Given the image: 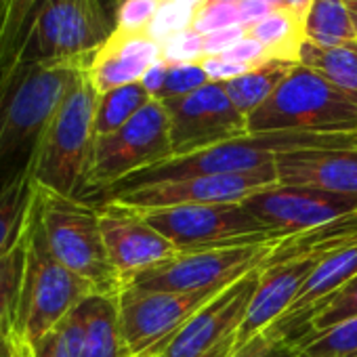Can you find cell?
I'll return each instance as SVG.
<instances>
[{"instance_id":"6da1fadb","label":"cell","mask_w":357,"mask_h":357,"mask_svg":"<svg viewBox=\"0 0 357 357\" xmlns=\"http://www.w3.org/2000/svg\"><path fill=\"white\" fill-rule=\"evenodd\" d=\"M86 59L20 66L0 86V190L9 181L5 170L30 162L47 124L82 78Z\"/></svg>"},{"instance_id":"7a4b0ae2","label":"cell","mask_w":357,"mask_h":357,"mask_svg":"<svg viewBox=\"0 0 357 357\" xmlns=\"http://www.w3.org/2000/svg\"><path fill=\"white\" fill-rule=\"evenodd\" d=\"M317 147H357V135H313V132H248L244 137L213 145L185 158H170L130 174L103 194L112 196L135 188L176 181L198 174H242L273 166L284 153Z\"/></svg>"},{"instance_id":"3957f363","label":"cell","mask_w":357,"mask_h":357,"mask_svg":"<svg viewBox=\"0 0 357 357\" xmlns=\"http://www.w3.org/2000/svg\"><path fill=\"white\" fill-rule=\"evenodd\" d=\"M248 132L357 135V103L317 72L296 63L248 116Z\"/></svg>"},{"instance_id":"277c9868","label":"cell","mask_w":357,"mask_h":357,"mask_svg":"<svg viewBox=\"0 0 357 357\" xmlns=\"http://www.w3.org/2000/svg\"><path fill=\"white\" fill-rule=\"evenodd\" d=\"M97 99V91L82 74L47 124L30 158L38 188L80 198L95 145Z\"/></svg>"},{"instance_id":"5b68a950","label":"cell","mask_w":357,"mask_h":357,"mask_svg":"<svg viewBox=\"0 0 357 357\" xmlns=\"http://www.w3.org/2000/svg\"><path fill=\"white\" fill-rule=\"evenodd\" d=\"M93 294L99 292L91 282L70 271L51 255L34 206L26 271L9 338L17 347L30 349Z\"/></svg>"},{"instance_id":"8992f818","label":"cell","mask_w":357,"mask_h":357,"mask_svg":"<svg viewBox=\"0 0 357 357\" xmlns=\"http://www.w3.org/2000/svg\"><path fill=\"white\" fill-rule=\"evenodd\" d=\"M36 219L51 255L61 265L91 282L99 294L118 296L122 284L103 244L101 208L97 204L38 188Z\"/></svg>"},{"instance_id":"52a82bcc","label":"cell","mask_w":357,"mask_h":357,"mask_svg":"<svg viewBox=\"0 0 357 357\" xmlns=\"http://www.w3.org/2000/svg\"><path fill=\"white\" fill-rule=\"evenodd\" d=\"M118 0H43L20 66L80 61L116 30Z\"/></svg>"},{"instance_id":"ba28073f","label":"cell","mask_w":357,"mask_h":357,"mask_svg":"<svg viewBox=\"0 0 357 357\" xmlns=\"http://www.w3.org/2000/svg\"><path fill=\"white\" fill-rule=\"evenodd\" d=\"M172 158L168 114L151 99L122 128L97 137L84 174L82 194H105L130 174Z\"/></svg>"},{"instance_id":"9c48e42d","label":"cell","mask_w":357,"mask_h":357,"mask_svg":"<svg viewBox=\"0 0 357 357\" xmlns=\"http://www.w3.org/2000/svg\"><path fill=\"white\" fill-rule=\"evenodd\" d=\"M282 240L200 250H178L170 259L137 273L124 286L164 292L223 290L240 278L248 275L250 271L263 267Z\"/></svg>"},{"instance_id":"30bf717a","label":"cell","mask_w":357,"mask_h":357,"mask_svg":"<svg viewBox=\"0 0 357 357\" xmlns=\"http://www.w3.org/2000/svg\"><path fill=\"white\" fill-rule=\"evenodd\" d=\"M130 211V208H128ZM178 250L219 248L234 244H259L284 236L267 227L240 204H200L135 211Z\"/></svg>"},{"instance_id":"8fae6325","label":"cell","mask_w":357,"mask_h":357,"mask_svg":"<svg viewBox=\"0 0 357 357\" xmlns=\"http://www.w3.org/2000/svg\"><path fill=\"white\" fill-rule=\"evenodd\" d=\"M219 292L221 290L164 292L145 290L137 286H122L118 292V315L122 340L128 355H151Z\"/></svg>"},{"instance_id":"7c38bea8","label":"cell","mask_w":357,"mask_h":357,"mask_svg":"<svg viewBox=\"0 0 357 357\" xmlns=\"http://www.w3.org/2000/svg\"><path fill=\"white\" fill-rule=\"evenodd\" d=\"M168 114L172 158H185L213 145L248 135L246 116L231 103L223 82L162 101Z\"/></svg>"},{"instance_id":"4fadbf2b","label":"cell","mask_w":357,"mask_h":357,"mask_svg":"<svg viewBox=\"0 0 357 357\" xmlns=\"http://www.w3.org/2000/svg\"><path fill=\"white\" fill-rule=\"evenodd\" d=\"M278 183L275 164L242 174H198L176 181H162L128 192L105 196L103 202L130 211L200 206V204H240L263 188Z\"/></svg>"},{"instance_id":"5bb4252c","label":"cell","mask_w":357,"mask_h":357,"mask_svg":"<svg viewBox=\"0 0 357 357\" xmlns=\"http://www.w3.org/2000/svg\"><path fill=\"white\" fill-rule=\"evenodd\" d=\"M261 269L250 271L213 301H208L190 321L147 357H211L221 351H236L238 330L259 286Z\"/></svg>"},{"instance_id":"9a60e30c","label":"cell","mask_w":357,"mask_h":357,"mask_svg":"<svg viewBox=\"0 0 357 357\" xmlns=\"http://www.w3.org/2000/svg\"><path fill=\"white\" fill-rule=\"evenodd\" d=\"M242 206L284 238L319 229L357 213V196L273 183L248 196Z\"/></svg>"},{"instance_id":"2e32d148","label":"cell","mask_w":357,"mask_h":357,"mask_svg":"<svg viewBox=\"0 0 357 357\" xmlns=\"http://www.w3.org/2000/svg\"><path fill=\"white\" fill-rule=\"evenodd\" d=\"M101 234L109 263L124 286L137 273L170 259L178 248L135 211L101 202Z\"/></svg>"},{"instance_id":"e0dca14e","label":"cell","mask_w":357,"mask_h":357,"mask_svg":"<svg viewBox=\"0 0 357 357\" xmlns=\"http://www.w3.org/2000/svg\"><path fill=\"white\" fill-rule=\"evenodd\" d=\"M162 61V43L149 32L114 30L109 38L89 55L84 74L97 95L141 82L143 76Z\"/></svg>"},{"instance_id":"ac0fdd59","label":"cell","mask_w":357,"mask_h":357,"mask_svg":"<svg viewBox=\"0 0 357 357\" xmlns=\"http://www.w3.org/2000/svg\"><path fill=\"white\" fill-rule=\"evenodd\" d=\"M280 185L357 196V147H317L275 160Z\"/></svg>"},{"instance_id":"d6986e66","label":"cell","mask_w":357,"mask_h":357,"mask_svg":"<svg viewBox=\"0 0 357 357\" xmlns=\"http://www.w3.org/2000/svg\"><path fill=\"white\" fill-rule=\"evenodd\" d=\"M357 275V238L332 250L311 273V278L301 288L296 301L288 307V311L271 326L275 338H284L294 324H298L305 315H309L315 307L334 296L340 288H344Z\"/></svg>"},{"instance_id":"ffe728a7","label":"cell","mask_w":357,"mask_h":357,"mask_svg":"<svg viewBox=\"0 0 357 357\" xmlns=\"http://www.w3.org/2000/svg\"><path fill=\"white\" fill-rule=\"evenodd\" d=\"M38 185L32 166H24L0 190V259L9 255L26 236L36 206Z\"/></svg>"},{"instance_id":"44dd1931","label":"cell","mask_w":357,"mask_h":357,"mask_svg":"<svg viewBox=\"0 0 357 357\" xmlns=\"http://www.w3.org/2000/svg\"><path fill=\"white\" fill-rule=\"evenodd\" d=\"M84 317V357H130L118 315V296L93 294L80 303Z\"/></svg>"},{"instance_id":"7402d4cb","label":"cell","mask_w":357,"mask_h":357,"mask_svg":"<svg viewBox=\"0 0 357 357\" xmlns=\"http://www.w3.org/2000/svg\"><path fill=\"white\" fill-rule=\"evenodd\" d=\"M244 36L257 40L269 59H284L292 63H298V51L305 43L303 22L280 9H273L261 20L244 26Z\"/></svg>"},{"instance_id":"603a6c76","label":"cell","mask_w":357,"mask_h":357,"mask_svg":"<svg viewBox=\"0 0 357 357\" xmlns=\"http://www.w3.org/2000/svg\"><path fill=\"white\" fill-rule=\"evenodd\" d=\"M296 63L292 61H284V59H269L252 70H248L246 74L223 82L227 97L231 99V103L246 116L259 109L271 95L273 91L282 84V80L290 74V70Z\"/></svg>"},{"instance_id":"cb8c5ba5","label":"cell","mask_w":357,"mask_h":357,"mask_svg":"<svg viewBox=\"0 0 357 357\" xmlns=\"http://www.w3.org/2000/svg\"><path fill=\"white\" fill-rule=\"evenodd\" d=\"M303 30L305 40L321 49L357 45V30L342 0H311Z\"/></svg>"},{"instance_id":"d4e9b609","label":"cell","mask_w":357,"mask_h":357,"mask_svg":"<svg viewBox=\"0 0 357 357\" xmlns=\"http://www.w3.org/2000/svg\"><path fill=\"white\" fill-rule=\"evenodd\" d=\"M153 97L143 86V82H132L99 95L95 109V139L122 128Z\"/></svg>"},{"instance_id":"484cf974","label":"cell","mask_w":357,"mask_h":357,"mask_svg":"<svg viewBox=\"0 0 357 357\" xmlns=\"http://www.w3.org/2000/svg\"><path fill=\"white\" fill-rule=\"evenodd\" d=\"M28 244H30V227L26 236L17 242V246L0 259V338L11 336L15 324L26 259H28Z\"/></svg>"},{"instance_id":"4316f807","label":"cell","mask_w":357,"mask_h":357,"mask_svg":"<svg viewBox=\"0 0 357 357\" xmlns=\"http://www.w3.org/2000/svg\"><path fill=\"white\" fill-rule=\"evenodd\" d=\"M355 315H357V275L344 288H340L334 296H330L326 303H321L309 315H305L298 324H294L282 340L296 342L298 338H303L307 334L326 330V328H330L347 317H355Z\"/></svg>"},{"instance_id":"83f0119b","label":"cell","mask_w":357,"mask_h":357,"mask_svg":"<svg viewBox=\"0 0 357 357\" xmlns=\"http://www.w3.org/2000/svg\"><path fill=\"white\" fill-rule=\"evenodd\" d=\"M298 357H353L357 353V315L292 342Z\"/></svg>"},{"instance_id":"f1b7e54d","label":"cell","mask_w":357,"mask_h":357,"mask_svg":"<svg viewBox=\"0 0 357 357\" xmlns=\"http://www.w3.org/2000/svg\"><path fill=\"white\" fill-rule=\"evenodd\" d=\"M30 357H84V317L80 305L30 347Z\"/></svg>"},{"instance_id":"f546056e","label":"cell","mask_w":357,"mask_h":357,"mask_svg":"<svg viewBox=\"0 0 357 357\" xmlns=\"http://www.w3.org/2000/svg\"><path fill=\"white\" fill-rule=\"evenodd\" d=\"M164 61V59H162ZM208 74L204 72L200 61H183V63H168L164 61V82L158 93V101L190 95L204 84H208Z\"/></svg>"},{"instance_id":"4dcf8cb0","label":"cell","mask_w":357,"mask_h":357,"mask_svg":"<svg viewBox=\"0 0 357 357\" xmlns=\"http://www.w3.org/2000/svg\"><path fill=\"white\" fill-rule=\"evenodd\" d=\"M234 26H244L240 5H196L190 22V32L198 36H208Z\"/></svg>"},{"instance_id":"1f68e13d","label":"cell","mask_w":357,"mask_h":357,"mask_svg":"<svg viewBox=\"0 0 357 357\" xmlns=\"http://www.w3.org/2000/svg\"><path fill=\"white\" fill-rule=\"evenodd\" d=\"M164 0H118L116 30L120 32H149Z\"/></svg>"},{"instance_id":"d6a6232c","label":"cell","mask_w":357,"mask_h":357,"mask_svg":"<svg viewBox=\"0 0 357 357\" xmlns=\"http://www.w3.org/2000/svg\"><path fill=\"white\" fill-rule=\"evenodd\" d=\"M200 63H202L204 72L208 74L211 82H229V80L246 74L248 70H252L250 66L225 59L223 55H206V57L200 59Z\"/></svg>"},{"instance_id":"836d02e7","label":"cell","mask_w":357,"mask_h":357,"mask_svg":"<svg viewBox=\"0 0 357 357\" xmlns=\"http://www.w3.org/2000/svg\"><path fill=\"white\" fill-rule=\"evenodd\" d=\"M278 338L271 334V332H263V334H259V336H255L250 342H246L244 347H240V349H236L234 353H231V357H263L265 355V351L275 342Z\"/></svg>"},{"instance_id":"e575fe53","label":"cell","mask_w":357,"mask_h":357,"mask_svg":"<svg viewBox=\"0 0 357 357\" xmlns=\"http://www.w3.org/2000/svg\"><path fill=\"white\" fill-rule=\"evenodd\" d=\"M265 3L271 5L273 9L288 11L290 15H294L303 24H305V15H307V11L311 7V0H265Z\"/></svg>"},{"instance_id":"d590c367","label":"cell","mask_w":357,"mask_h":357,"mask_svg":"<svg viewBox=\"0 0 357 357\" xmlns=\"http://www.w3.org/2000/svg\"><path fill=\"white\" fill-rule=\"evenodd\" d=\"M263 357H298V353H296V347H294L292 342L278 338V340L265 351Z\"/></svg>"},{"instance_id":"8d00e7d4","label":"cell","mask_w":357,"mask_h":357,"mask_svg":"<svg viewBox=\"0 0 357 357\" xmlns=\"http://www.w3.org/2000/svg\"><path fill=\"white\" fill-rule=\"evenodd\" d=\"M0 357H15V342L9 336L0 338Z\"/></svg>"},{"instance_id":"74e56055","label":"cell","mask_w":357,"mask_h":357,"mask_svg":"<svg viewBox=\"0 0 357 357\" xmlns=\"http://www.w3.org/2000/svg\"><path fill=\"white\" fill-rule=\"evenodd\" d=\"M342 3H344V7H347V11H349V17H351V22H353L355 30H357V0H342Z\"/></svg>"},{"instance_id":"f35d334b","label":"cell","mask_w":357,"mask_h":357,"mask_svg":"<svg viewBox=\"0 0 357 357\" xmlns=\"http://www.w3.org/2000/svg\"><path fill=\"white\" fill-rule=\"evenodd\" d=\"M244 0H198V5H240Z\"/></svg>"},{"instance_id":"ab89813d","label":"cell","mask_w":357,"mask_h":357,"mask_svg":"<svg viewBox=\"0 0 357 357\" xmlns=\"http://www.w3.org/2000/svg\"><path fill=\"white\" fill-rule=\"evenodd\" d=\"M15 357H30V349H28V347H17V344H15Z\"/></svg>"},{"instance_id":"60d3db41","label":"cell","mask_w":357,"mask_h":357,"mask_svg":"<svg viewBox=\"0 0 357 357\" xmlns=\"http://www.w3.org/2000/svg\"><path fill=\"white\" fill-rule=\"evenodd\" d=\"M5 3H7V0H0V15H3V9H5Z\"/></svg>"},{"instance_id":"b9f144b4","label":"cell","mask_w":357,"mask_h":357,"mask_svg":"<svg viewBox=\"0 0 357 357\" xmlns=\"http://www.w3.org/2000/svg\"><path fill=\"white\" fill-rule=\"evenodd\" d=\"M353 357H357V353H355V355H353Z\"/></svg>"},{"instance_id":"7bdbcfd3","label":"cell","mask_w":357,"mask_h":357,"mask_svg":"<svg viewBox=\"0 0 357 357\" xmlns=\"http://www.w3.org/2000/svg\"><path fill=\"white\" fill-rule=\"evenodd\" d=\"M355 217H357V213H355Z\"/></svg>"}]
</instances>
